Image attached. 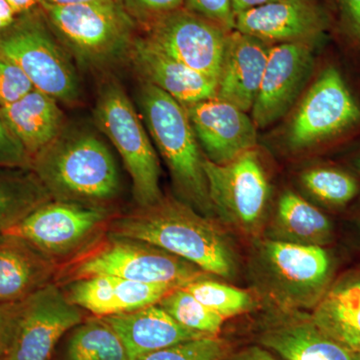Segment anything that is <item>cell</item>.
<instances>
[{"mask_svg":"<svg viewBox=\"0 0 360 360\" xmlns=\"http://www.w3.org/2000/svg\"><path fill=\"white\" fill-rule=\"evenodd\" d=\"M108 231L168 251L206 274L231 277L234 272L233 252L224 233L205 215L174 198L117 213Z\"/></svg>","mask_w":360,"mask_h":360,"instance_id":"cell-1","label":"cell"},{"mask_svg":"<svg viewBox=\"0 0 360 360\" xmlns=\"http://www.w3.org/2000/svg\"><path fill=\"white\" fill-rule=\"evenodd\" d=\"M30 169L52 200L111 208L122 180L110 148L92 132L61 134L32 158Z\"/></svg>","mask_w":360,"mask_h":360,"instance_id":"cell-2","label":"cell"},{"mask_svg":"<svg viewBox=\"0 0 360 360\" xmlns=\"http://www.w3.org/2000/svg\"><path fill=\"white\" fill-rule=\"evenodd\" d=\"M137 104L180 195L205 217L212 214L214 210L203 168L205 156L184 104L143 82L137 91Z\"/></svg>","mask_w":360,"mask_h":360,"instance_id":"cell-3","label":"cell"},{"mask_svg":"<svg viewBox=\"0 0 360 360\" xmlns=\"http://www.w3.org/2000/svg\"><path fill=\"white\" fill-rule=\"evenodd\" d=\"M94 276L184 286L205 278L206 272L155 245L108 231L77 257L61 264L54 283L63 286Z\"/></svg>","mask_w":360,"mask_h":360,"instance_id":"cell-4","label":"cell"},{"mask_svg":"<svg viewBox=\"0 0 360 360\" xmlns=\"http://www.w3.org/2000/svg\"><path fill=\"white\" fill-rule=\"evenodd\" d=\"M40 8L61 44L85 66L110 65L127 56L134 41L135 22L118 0Z\"/></svg>","mask_w":360,"mask_h":360,"instance_id":"cell-5","label":"cell"},{"mask_svg":"<svg viewBox=\"0 0 360 360\" xmlns=\"http://www.w3.org/2000/svg\"><path fill=\"white\" fill-rule=\"evenodd\" d=\"M94 113L97 127L122 156L137 207L158 202L163 198L160 161L141 116L122 85L115 80L103 84Z\"/></svg>","mask_w":360,"mask_h":360,"instance_id":"cell-6","label":"cell"},{"mask_svg":"<svg viewBox=\"0 0 360 360\" xmlns=\"http://www.w3.org/2000/svg\"><path fill=\"white\" fill-rule=\"evenodd\" d=\"M0 53L20 66L35 89L58 103L79 101L77 70L68 52L54 39L42 11L21 14L0 32Z\"/></svg>","mask_w":360,"mask_h":360,"instance_id":"cell-7","label":"cell"},{"mask_svg":"<svg viewBox=\"0 0 360 360\" xmlns=\"http://www.w3.org/2000/svg\"><path fill=\"white\" fill-rule=\"evenodd\" d=\"M116 214L110 208L51 200L6 233L25 239L60 266L105 234Z\"/></svg>","mask_w":360,"mask_h":360,"instance_id":"cell-8","label":"cell"},{"mask_svg":"<svg viewBox=\"0 0 360 360\" xmlns=\"http://www.w3.org/2000/svg\"><path fill=\"white\" fill-rule=\"evenodd\" d=\"M259 262L272 295L284 309H315L328 293L333 262L323 246L266 240Z\"/></svg>","mask_w":360,"mask_h":360,"instance_id":"cell-9","label":"cell"},{"mask_svg":"<svg viewBox=\"0 0 360 360\" xmlns=\"http://www.w3.org/2000/svg\"><path fill=\"white\" fill-rule=\"evenodd\" d=\"M213 210L226 224L248 236H257L269 207V177L255 149L231 162L203 161Z\"/></svg>","mask_w":360,"mask_h":360,"instance_id":"cell-10","label":"cell"},{"mask_svg":"<svg viewBox=\"0 0 360 360\" xmlns=\"http://www.w3.org/2000/svg\"><path fill=\"white\" fill-rule=\"evenodd\" d=\"M360 124V104L335 66L322 71L307 90L286 127L291 150L314 148Z\"/></svg>","mask_w":360,"mask_h":360,"instance_id":"cell-11","label":"cell"},{"mask_svg":"<svg viewBox=\"0 0 360 360\" xmlns=\"http://www.w3.org/2000/svg\"><path fill=\"white\" fill-rule=\"evenodd\" d=\"M146 39L187 68L219 82L231 30L186 7L146 27Z\"/></svg>","mask_w":360,"mask_h":360,"instance_id":"cell-12","label":"cell"},{"mask_svg":"<svg viewBox=\"0 0 360 360\" xmlns=\"http://www.w3.org/2000/svg\"><path fill=\"white\" fill-rule=\"evenodd\" d=\"M63 288L49 283L23 302L7 360H52L66 333L85 319Z\"/></svg>","mask_w":360,"mask_h":360,"instance_id":"cell-13","label":"cell"},{"mask_svg":"<svg viewBox=\"0 0 360 360\" xmlns=\"http://www.w3.org/2000/svg\"><path fill=\"white\" fill-rule=\"evenodd\" d=\"M314 44L295 42L270 47L255 104L253 122L265 129L283 117L302 94L314 66Z\"/></svg>","mask_w":360,"mask_h":360,"instance_id":"cell-14","label":"cell"},{"mask_svg":"<svg viewBox=\"0 0 360 360\" xmlns=\"http://www.w3.org/2000/svg\"><path fill=\"white\" fill-rule=\"evenodd\" d=\"M331 26L330 16L315 0H276L236 16L234 30L265 44H314Z\"/></svg>","mask_w":360,"mask_h":360,"instance_id":"cell-15","label":"cell"},{"mask_svg":"<svg viewBox=\"0 0 360 360\" xmlns=\"http://www.w3.org/2000/svg\"><path fill=\"white\" fill-rule=\"evenodd\" d=\"M184 108L208 160L225 165L257 148V125L238 106L214 96Z\"/></svg>","mask_w":360,"mask_h":360,"instance_id":"cell-16","label":"cell"},{"mask_svg":"<svg viewBox=\"0 0 360 360\" xmlns=\"http://www.w3.org/2000/svg\"><path fill=\"white\" fill-rule=\"evenodd\" d=\"M68 300L94 316L106 317L143 309L181 286L144 283L113 276L77 279L60 286Z\"/></svg>","mask_w":360,"mask_h":360,"instance_id":"cell-17","label":"cell"},{"mask_svg":"<svg viewBox=\"0 0 360 360\" xmlns=\"http://www.w3.org/2000/svg\"><path fill=\"white\" fill-rule=\"evenodd\" d=\"M127 58L141 82L158 87L184 105L217 96V82L168 56L146 37H134Z\"/></svg>","mask_w":360,"mask_h":360,"instance_id":"cell-18","label":"cell"},{"mask_svg":"<svg viewBox=\"0 0 360 360\" xmlns=\"http://www.w3.org/2000/svg\"><path fill=\"white\" fill-rule=\"evenodd\" d=\"M258 342L285 360H354L311 315L288 314L262 329Z\"/></svg>","mask_w":360,"mask_h":360,"instance_id":"cell-19","label":"cell"},{"mask_svg":"<svg viewBox=\"0 0 360 360\" xmlns=\"http://www.w3.org/2000/svg\"><path fill=\"white\" fill-rule=\"evenodd\" d=\"M270 47L269 44L232 30L227 42L217 96L250 112L262 84Z\"/></svg>","mask_w":360,"mask_h":360,"instance_id":"cell-20","label":"cell"},{"mask_svg":"<svg viewBox=\"0 0 360 360\" xmlns=\"http://www.w3.org/2000/svg\"><path fill=\"white\" fill-rule=\"evenodd\" d=\"M59 265L25 239L0 233V302H21L56 281Z\"/></svg>","mask_w":360,"mask_h":360,"instance_id":"cell-21","label":"cell"},{"mask_svg":"<svg viewBox=\"0 0 360 360\" xmlns=\"http://www.w3.org/2000/svg\"><path fill=\"white\" fill-rule=\"evenodd\" d=\"M103 319L122 340L130 360L184 341L210 338L184 328L158 304Z\"/></svg>","mask_w":360,"mask_h":360,"instance_id":"cell-22","label":"cell"},{"mask_svg":"<svg viewBox=\"0 0 360 360\" xmlns=\"http://www.w3.org/2000/svg\"><path fill=\"white\" fill-rule=\"evenodd\" d=\"M0 116L30 158L63 131L65 115L58 101L35 89L15 103L0 108Z\"/></svg>","mask_w":360,"mask_h":360,"instance_id":"cell-23","label":"cell"},{"mask_svg":"<svg viewBox=\"0 0 360 360\" xmlns=\"http://www.w3.org/2000/svg\"><path fill=\"white\" fill-rule=\"evenodd\" d=\"M276 227L281 241L297 245L323 246L333 236V226L328 217L290 191L279 198Z\"/></svg>","mask_w":360,"mask_h":360,"instance_id":"cell-24","label":"cell"},{"mask_svg":"<svg viewBox=\"0 0 360 360\" xmlns=\"http://www.w3.org/2000/svg\"><path fill=\"white\" fill-rule=\"evenodd\" d=\"M56 360H130L124 345L103 317H89L68 331Z\"/></svg>","mask_w":360,"mask_h":360,"instance_id":"cell-25","label":"cell"},{"mask_svg":"<svg viewBox=\"0 0 360 360\" xmlns=\"http://www.w3.org/2000/svg\"><path fill=\"white\" fill-rule=\"evenodd\" d=\"M51 200L30 168H0V233Z\"/></svg>","mask_w":360,"mask_h":360,"instance_id":"cell-26","label":"cell"},{"mask_svg":"<svg viewBox=\"0 0 360 360\" xmlns=\"http://www.w3.org/2000/svg\"><path fill=\"white\" fill-rule=\"evenodd\" d=\"M158 305L184 328L210 336H219L224 317L198 302L184 286L163 297Z\"/></svg>","mask_w":360,"mask_h":360,"instance_id":"cell-27","label":"cell"},{"mask_svg":"<svg viewBox=\"0 0 360 360\" xmlns=\"http://www.w3.org/2000/svg\"><path fill=\"white\" fill-rule=\"evenodd\" d=\"M302 182L312 196L333 207L347 205L359 193L357 179L340 168H310L302 174Z\"/></svg>","mask_w":360,"mask_h":360,"instance_id":"cell-28","label":"cell"},{"mask_svg":"<svg viewBox=\"0 0 360 360\" xmlns=\"http://www.w3.org/2000/svg\"><path fill=\"white\" fill-rule=\"evenodd\" d=\"M184 288L225 319L245 314L255 307L252 296L248 291L217 281L200 278L187 283Z\"/></svg>","mask_w":360,"mask_h":360,"instance_id":"cell-29","label":"cell"},{"mask_svg":"<svg viewBox=\"0 0 360 360\" xmlns=\"http://www.w3.org/2000/svg\"><path fill=\"white\" fill-rule=\"evenodd\" d=\"M231 347L219 336L198 338L143 355L135 360H226Z\"/></svg>","mask_w":360,"mask_h":360,"instance_id":"cell-30","label":"cell"},{"mask_svg":"<svg viewBox=\"0 0 360 360\" xmlns=\"http://www.w3.org/2000/svg\"><path fill=\"white\" fill-rule=\"evenodd\" d=\"M314 317L338 324L360 338V302H347L326 295L315 307Z\"/></svg>","mask_w":360,"mask_h":360,"instance_id":"cell-31","label":"cell"},{"mask_svg":"<svg viewBox=\"0 0 360 360\" xmlns=\"http://www.w3.org/2000/svg\"><path fill=\"white\" fill-rule=\"evenodd\" d=\"M32 89V82L20 66L0 53V108L15 103Z\"/></svg>","mask_w":360,"mask_h":360,"instance_id":"cell-32","label":"cell"},{"mask_svg":"<svg viewBox=\"0 0 360 360\" xmlns=\"http://www.w3.org/2000/svg\"><path fill=\"white\" fill-rule=\"evenodd\" d=\"M135 23L148 27L158 18L182 8L186 0H118Z\"/></svg>","mask_w":360,"mask_h":360,"instance_id":"cell-33","label":"cell"},{"mask_svg":"<svg viewBox=\"0 0 360 360\" xmlns=\"http://www.w3.org/2000/svg\"><path fill=\"white\" fill-rule=\"evenodd\" d=\"M328 2L341 34L360 51V0H328Z\"/></svg>","mask_w":360,"mask_h":360,"instance_id":"cell-34","label":"cell"},{"mask_svg":"<svg viewBox=\"0 0 360 360\" xmlns=\"http://www.w3.org/2000/svg\"><path fill=\"white\" fill-rule=\"evenodd\" d=\"M186 8L213 21L227 30H234L236 16L231 0H186Z\"/></svg>","mask_w":360,"mask_h":360,"instance_id":"cell-35","label":"cell"},{"mask_svg":"<svg viewBox=\"0 0 360 360\" xmlns=\"http://www.w3.org/2000/svg\"><path fill=\"white\" fill-rule=\"evenodd\" d=\"M32 158L0 116V168H30Z\"/></svg>","mask_w":360,"mask_h":360,"instance_id":"cell-36","label":"cell"},{"mask_svg":"<svg viewBox=\"0 0 360 360\" xmlns=\"http://www.w3.org/2000/svg\"><path fill=\"white\" fill-rule=\"evenodd\" d=\"M23 302H0V357H7L13 345Z\"/></svg>","mask_w":360,"mask_h":360,"instance_id":"cell-37","label":"cell"},{"mask_svg":"<svg viewBox=\"0 0 360 360\" xmlns=\"http://www.w3.org/2000/svg\"><path fill=\"white\" fill-rule=\"evenodd\" d=\"M314 316V315H312ZM314 321L317 322L321 328H323L331 338H335L338 342H340L348 354H350L354 360H360V338L355 335L352 331L333 322L328 321H321L314 317Z\"/></svg>","mask_w":360,"mask_h":360,"instance_id":"cell-38","label":"cell"},{"mask_svg":"<svg viewBox=\"0 0 360 360\" xmlns=\"http://www.w3.org/2000/svg\"><path fill=\"white\" fill-rule=\"evenodd\" d=\"M326 295L347 302H360V271L343 277Z\"/></svg>","mask_w":360,"mask_h":360,"instance_id":"cell-39","label":"cell"},{"mask_svg":"<svg viewBox=\"0 0 360 360\" xmlns=\"http://www.w3.org/2000/svg\"><path fill=\"white\" fill-rule=\"evenodd\" d=\"M226 360H278L269 350L262 347H250L245 348L238 354L229 355Z\"/></svg>","mask_w":360,"mask_h":360,"instance_id":"cell-40","label":"cell"},{"mask_svg":"<svg viewBox=\"0 0 360 360\" xmlns=\"http://www.w3.org/2000/svg\"><path fill=\"white\" fill-rule=\"evenodd\" d=\"M274 1H276V0H231L232 11H233L234 16H236L245 11Z\"/></svg>","mask_w":360,"mask_h":360,"instance_id":"cell-41","label":"cell"},{"mask_svg":"<svg viewBox=\"0 0 360 360\" xmlns=\"http://www.w3.org/2000/svg\"><path fill=\"white\" fill-rule=\"evenodd\" d=\"M16 15H21L35 11L41 6V0H6Z\"/></svg>","mask_w":360,"mask_h":360,"instance_id":"cell-42","label":"cell"},{"mask_svg":"<svg viewBox=\"0 0 360 360\" xmlns=\"http://www.w3.org/2000/svg\"><path fill=\"white\" fill-rule=\"evenodd\" d=\"M16 13L6 0H0V32L9 27L15 21Z\"/></svg>","mask_w":360,"mask_h":360,"instance_id":"cell-43","label":"cell"},{"mask_svg":"<svg viewBox=\"0 0 360 360\" xmlns=\"http://www.w3.org/2000/svg\"><path fill=\"white\" fill-rule=\"evenodd\" d=\"M89 1H94V0H41V6H63Z\"/></svg>","mask_w":360,"mask_h":360,"instance_id":"cell-44","label":"cell"},{"mask_svg":"<svg viewBox=\"0 0 360 360\" xmlns=\"http://www.w3.org/2000/svg\"><path fill=\"white\" fill-rule=\"evenodd\" d=\"M354 167L355 169L360 174V155L354 160Z\"/></svg>","mask_w":360,"mask_h":360,"instance_id":"cell-45","label":"cell"},{"mask_svg":"<svg viewBox=\"0 0 360 360\" xmlns=\"http://www.w3.org/2000/svg\"><path fill=\"white\" fill-rule=\"evenodd\" d=\"M0 360H7L6 357H0Z\"/></svg>","mask_w":360,"mask_h":360,"instance_id":"cell-46","label":"cell"}]
</instances>
